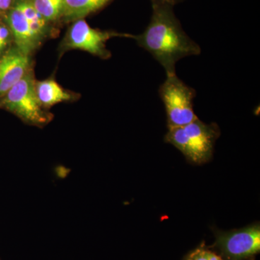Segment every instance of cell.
<instances>
[{"mask_svg": "<svg viewBox=\"0 0 260 260\" xmlns=\"http://www.w3.org/2000/svg\"><path fill=\"white\" fill-rule=\"evenodd\" d=\"M167 116L168 128L184 126L198 119L194 111L197 92L177 74L168 75L158 89Z\"/></svg>", "mask_w": 260, "mask_h": 260, "instance_id": "277c9868", "label": "cell"}, {"mask_svg": "<svg viewBox=\"0 0 260 260\" xmlns=\"http://www.w3.org/2000/svg\"><path fill=\"white\" fill-rule=\"evenodd\" d=\"M167 1L169 2V3H172V4L175 6L176 5L182 3V2H184V0H167Z\"/></svg>", "mask_w": 260, "mask_h": 260, "instance_id": "2e32d148", "label": "cell"}, {"mask_svg": "<svg viewBox=\"0 0 260 260\" xmlns=\"http://www.w3.org/2000/svg\"><path fill=\"white\" fill-rule=\"evenodd\" d=\"M29 3L37 10L47 21H55L61 18L64 0H28Z\"/></svg>", "mask_w": 260, "mask_h": 260, "instance_id": "7c38bea8", "label": "cell"}, {"mask_svg": "<svg viewBox=\"0 0 260 260\" xmlns=\"http://www.w3.org/2000/svg\"><path fill=\"white\" fill-rule=\"evenodd\" d=\"M13 0H0V10H8L12 5Z\"/></svg>", "mask_w": 260, "mask_h": 260, "instance_id": "9a60e30c", "label": "cell"}, {"mask_svg": "<svg viewBox=\"0 0 260 260\" xmlns=\"http://www.w3.org/2000/svg\"><path fill=\"white\" fill-rule=\"evenodd\" d=\"M36 93L43 108L49 110L56 104L73 102L80 99V95L61 86L55 80H36Z\"/></svg>", "mask_w": 260, "mask_h": 260, "instance_id": "9c48e42d", "label": "cell"}, {"mask_svg": "<svg viewBox=\"0 0 260 260\" xmlns=\"http://www.w3.org/2000/svg\"><path fill=\"white\" fill-rule=\"evenodd\" d=\"M15 4L25 15L31 26L34 35L42 45L43 42L47 40L51 34L49 22L38 13L28 0H17Z\"/></svg>", "mask_w": 260, "mask_h": 260, "instance_id": "8fae6325", "label": "cell"}, {"mask_svg": "<svg viewBox=\"0 0 260 260\" xmlns=\"http://www.w3.org/2000/svg\"><path fill=\"white\" fill-rule=\"evenodd\" d=\"M32 68L31 56L13 46L0 58V99L16 85Z\"/></svg>", "mask_w": 260, "mask_h": 260, "instance_id": "52a82bcc", "label": "cell"}, {"mask_svg": "<svg viewBox=\"0 0 260 260\" xmlns=\"http://www.w3.org/2000/svg\"><path fill=\"white\" fill-rule=\"evenodd\" d=\"M116 37L133 39V35L93 28L85 19H79L73 21L68 29L61 41L59 53L64 54L67 51L77 49L102 59H109L112 57V53L107 49V42Z\"/></svg>", "mask_w": 260, "mask_h": 260, "instance_id": "5b68a950", "label": "cell"}, {"mask_svg": "<svg viewBox=\"0 0 260 260\" xmlns=\"http://www.w3.org/2000/svg\"><path fill=\"white\" fill-rule=\"evenodd\" d=\"M34 68L0 99V109L8 111L29 125H47L54 115L43 108L36 93Z\"/></svg>", "mask_w": 260, "mask_h": 260, "instance_id": "3957f363", "label": "cell"}, {"mask_svg": "<svg viewBox=\"0 0 260 260\" xmlns=\"http://www.w3.org/2000/svg\"><path fill=\"white\" fill-rule=\"evenodd\" d=\"M152 15L144 31L133 35L140 47L148 51L166 75L177 74L176 65L181 59L201 54V47L184 31L174 13V5L167 0H150Z\"/></svg>", "mask_w": 260, "mask_h": 260, "instance_id": "6da1fadb", "label": "cell"}, {"mask_svg": "<svg viewBox=\"0 0 260 260\" xmlns=\"http://www.w3.org/2000/svg\"><path fill=\"white\" fill-rule=\"evenodd\" d=\"M215 246L223 260L251 259L260 251L259 225H250L239 230L219 232Z\"/></svg>", "mask_w": 260, "mask_h": 260, "instance_id": "8992f818", "label": "cell"}, {"mask_svg": "<svg viewBox=\"0 0 260 260\" xmlns=\"http://www.w3.org/2000/svg\"><path fill=\"white\" fill-rule=\"evenodd\" d=\"M184 260H223L221 256L203 246L195 249Z\"/></svg>", "mask_w": 260, "mask_h": 260, "instance_id": "4fadbf2b", "label": "cell"}, {"mask_svg": "<svg viewBox=\"0 0 260 260\" xmlns=\"http://www.w3.org/2000/svg\"><path fill=\"white\" fill-rule=\"evenodd\" d=\"M13 40L11 32L6 24L0 23V56L9 49Z\"/></svg>", "mask_w": 260, "mask_h": 260, "instance_id": "5bb4252c", "label": "cell"}, {"mask_svg": "<svg viewBox=\"0 0 260 260\" xmlns=\"http://www.w3.org/2000/svg\"><path fill=\"white\" fill-rule=\"evenodd\" d=\"M114 0H64L61 18L66 21L84 19L105 8Z\"/></svg>", "mask_w": 260, "mask_h": 260, "instance_id": "30bf717a", "label": "cell"}, {"mask_svg": "<svg viewBox=\"0 0 260 260\" xmlns=\"http://www.w3.org/2000/svg\"><path fill=\"white\" fill-rule=\"evenodd\" d=\"M6 25L11 32L14 45L25 55L31 56L42 46L34 35L28 20L15 3L7 13Z\"/></svg>", "mask_w": 260, "mask_h": 260, "instance_id": "ba28073f", "label": "cell"}, {"mask_svg": "<svg viewBox=\"0 0 260 260\" xmlns=\"http://www.w3.org/2000/svg\"><path fill=\"white\" fill-rule=\"evenodd\" d=\"M220 133L216 124H205L198 118L185 126L169 127L165 140L189 160L200 164L211 157Z\"/></svg>", "mask_w": 260, "mask_h": 260, "instance_id": "7a4b0ae2", "label": "cell"}]
</instances>
